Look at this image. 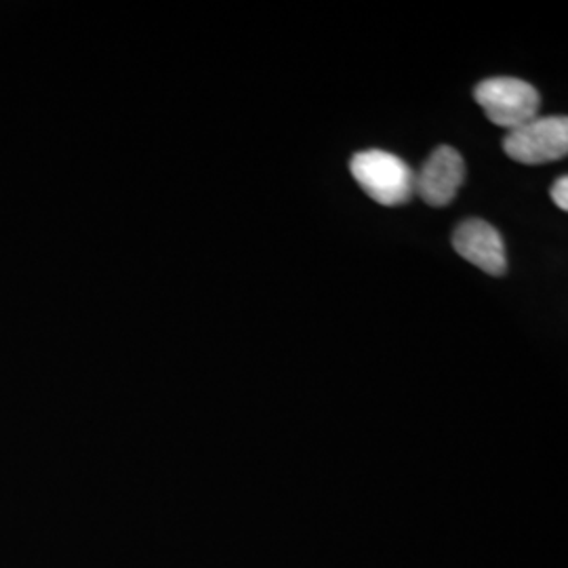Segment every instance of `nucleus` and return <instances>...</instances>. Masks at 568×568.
I'll use <instances>...</instances> for the list:
<instances>
[{
    "label": "nucleus",
    "instance_id": "3",
    "mask_svg": "<svg viewBox=\"0 0 568 568\" xmlns=\"http://www.w3.org/2000/svg\"><path fill=\"white\" fill-rule=\"evenodd\" d=\"M504 150L520 164H546L562 161L568 152L567 116H537L509 131Z\"/></svg>",
    "mask_w": 568,
    "mask_h": 568
},
{
    "label": "nucleus",
    "instance_id": "5",
    "mask_svg": "<svg viewBox=\"0 0 568 568\" xmlns=\"http://www.w3.org/2000/svg\"><path fill=\"white\" fill-rule=\"evenodd\" d=\"M453 248L490 276H504L508 270L504 236L483 220H467L459 225L453 234Z\"/></svg>",
    "mask_w": 568,
    "mask_h": 568
},
{
    "label": "nucleus",
    "instance_id": "4",
    "mask_svg": "<svg viewBox=\"0 0 568 568\" xmlns=\"http://www.w3.org/2000/svg\"><path fill=\"white\" fill-rule=\"evenodd\" d=\"M464 178L466 164L462 154L450 145H440L415 175V194L429 206H447L457 196Z\"/></svg>",
    "mask_w": 568,
    "mask_h": 568
},
{
    "label": "nucleus",
    "instance_id": "1",
    "mask_svg": "<svg viewBox=\"0 0 568 568\" xmlns=\"http://www.w3.org/2000/svg\"><path fill=\"white\" fill-rule=\"evenodd\" d=\"M349 171L366 196L384 206H398L415 196V173L408 164L384 150L354 154Z\"/></svg>",
    "mask_w": 568,
    "mask_h": 568
},
{
    "label": "nucleus",
    "instance_id": "6",
    "mask_svg": "<svg viewBox=\"0 0 568 568\" xmlns=\"http://www.w3.org/2000/svg\"><path fill=\"white\" fill-rule=\"evenodd\" d=\"M551 201L556 206H560L562 211L568 209V180L562 175L560 180H556L554 187H551Z\"/></svg>",
    "mask_w": 568,
    "mask_h": 568
},
{
    "label": "nucleus",
    "instance_id": "2",
    "mask_svg": "<svg viewBox=\"0 0 568 568\" xmlns=\"http://www.w3.org/2000/svg\"><path fill=\"white\" fill-rule=\"evenodd\" d=\"M474 100L480 103L488 121L514 131L539 116V91L520 79L497 77L483 81L474 89Z\"/></svg>",
    "mask_w": 568,
    "mask_h": 568
}]
</instances>
